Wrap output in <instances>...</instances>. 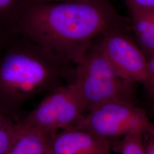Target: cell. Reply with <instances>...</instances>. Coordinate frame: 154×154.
Listing matches in <instances>:
<instances>
[{"label": "cell", "mask_w": 154, "mask_h": 154, "mask_svg": "<svg viewBox=\"0 0 154 154\" xmlns=\"http://www.w3.org/2000/svg\"><path fill=\"white\" fill-rule=\"evenodd\" d=\"M100 41L105 57L119 77L130 82L146 85L147 59L139 46L118 27L105 33Z\"/></svg>", "instance_id": "obj_6"}, {"label": "cell", "mask_w": 154, "mask_h": 154, "mask_svg": "<svg viewBox=\"0 0 154 154\" xmlns=\"http://www.w3.org/2000/svg\"><path fill=\"white\" fill-rule=\"evenodd\" d=\"M151 123L145 110L132 102L114 100L90 109L76 127L110 141L137 130L146 131Z\"/></svg>", "instance_id": "obj_5"}, {"label": "cell", "mask_w": 154, "mask_h": 154, "mask_svg": "<svg viewBox=\"0 0 154 154\" xmlns=\"http://www.w3.org/2000/svg\"><path fill=\"white\" fill-rule=\"evenodd\" d=\"M145 86L154 95V52L147 59V82Z\"/></svg>", "instance_id": "obj_16"}, {"label": "cell", "mask_w": 154, "mask_h": 154, "mask_svg": "<svg viewBox=\"0 0 154 154\" xmlns=\"http://www.w3.org/2000/svg\"><path fill=\"white\" fill-rule=\"evenodd\" d=\"M131 16L138 46L149 57L154 52V11Z\"/></svg>", "instance_id": "obj_9"}, {"label": "cell", "mask_w": 154, "mask_h": 154, "mask_svg": "<svg viewBox=\"0 0 154 154\" xmlns=\"http://www.w3.org/2000/svg\"><path fill=\"white\" fill-rule=\"evenodd\" d=\"M144 154H154V124L151 123L144 133Z\"/></svg>", "instance_id": "obj_14"}, {"label": "cell", "mask_w": 154, "mask_h": 154, "mask_svg": "<svg viewBox=\"0 0 154 154\" xmlns=\"http://www.w3.org/2000/svg\"><path fill=\"white\" fill-rule=\"evenodd\" d=\"M18 123L0 111V154H7L16 137Z\"/></svg>", "instance_id": "obj_11"}, {"label": "cell", "mask_w": 154, "mask_h": 154, "mask_svg": "<svg viewBox=\"0 0 154 154\" xmlns=\"http://www.w3.org/2000/svg\"><path fill=\"white\" fill-rule=\"evenodd\" d=\"M51 154H110V140L76 127L50 136Z\"/></svg>", "instance_id": "obj_7"}, {"label": "cell", "mask_w": 154, "mask_h": 154, "mask_svg": "<svg viewBox=\"0 0 154 154\" xmlns=\"http://www.w3.org/2000/svg\"><path fill=\"white\" fill-rule=\"evenodd\" d=\"M131 15L154 11V0H125Z\"/></svg>", "instance_id": "obj_13"}, {"label": "cell", "mask_w": 154, "mask_h": 154, "mask_svg": "<svg viewBox=\"0 0 154 154\" xmlns=\"http://www.w3.org/2000/svg\"><path fill=\"white\" fill-rule=\"evenodd\" d=\"M32 0H0V26L14 30Z\"/></svg>", "instance_id": "obj_10"}, {"label": "cell", "mask_w": 154, "mask_h": 154, "mask_svg": "<svg viewBox=\"0 0 154 154\" xmlns=\"http://www.w3.org/2000/svg\"><path fill=\"white\" fill-rule=\"evenodd\" d=\"M100 38L94 41L81 61L75 65L74 83L87 112L109 100L134 103L133 83L124 80L116 73L103 52Z\"/></svg>", "instance_id": "obj_3"}, {"label": "cell", "mask_w": 154, "mask_h": 154, "mask_svg": "<svg viewBox=\"0 0 154 154\" xmlns=\"http://www.w3.org/2000/svg\"><path fill=\"white\" fill-rule=\"evenodd\" d=\"M119 21L109 0L32 1L14 30L75 65L96 39Z\"/></svg>", "instance_id": "obj_1"}, {"label": "cell", "mask_w": 154, "mask_h": 154, "mask_svg": "<svg viewBox=\"0 0 154 154\" xmlns=\"http://www.w3.org/2000/svg\"><path fill=\"white\" fill-rule=\"evenodd\" d=\"M18 123L16 137L7 154H51L49 145L50 135L25 128Z\"/></svg>", "instance_id": "obj_8"}, {"label": "cell", "mask_w": 154, "mask_h": 154, "mask_svg": "<svg viewBox=\"0 0 154 154\" xmlns=\"http://www.w3.org/2000/svg\"><path fill=\"white\" fill-rule=\"evenodd\" d=\"M74 81L75 65L17 33L0 55V111L19 123L29 100Z\"/></svg>", "instance_id": "obj_2"}, {"label": "cell", "mask_w": 154, "mask_h": 154, "mask_svg": "<svg viewBox=\"0 0 154 154\" xmlns=\"http://www.w3.org/2000/svg\"><path fill=\"white\" fill-rule=\"evenodd\" d=\"M145 130H137L122 137L119 147L121 154H145L144 133Z\"/></svg>", "instance_id": "obj_12"}, {"label": "cell", "mask_w": 154, "mask_h": 154, "mask_svg": "<svg viewBox=\"0 0 154 154\" xmlns=\"http://www.w3.org/2000/svg\"><path fill=\"white\" fill-rule=\"evenodd\" d=\"M16 33L13 29L0 26V55Z\"/></svg>", "instance_id": "obj_15"}, {"label": "cell", "mask_w": 154, "mask_h": 154, "mask_svg": "<svg viewBox=\"0 0 154 154\" xmlns=\"http://www.w3.org/2000/svg\"><path fill=\"white\" fill-rule=\"evenodd\" d=\"M74 82L46 94L33 110L23 114L19 123L48 135L77 126L86 114Z\"/></svg>", "instance_id": "obj_4"}, {"label": "cell", "mask_w": 154, "mask_h": 154, "mask_svg": "<svg viewBox=\"0 0 154 154\" xmlns=\"http://www.w3.org/2000/svg\"><path fill=\"white\" fill-rule=\"evenodd\" d=\"M33 2H43V3H49V2H65V1H72L74 0H32Z\"/></svg>", "instance_id": "obj_17"}]
</instances>
